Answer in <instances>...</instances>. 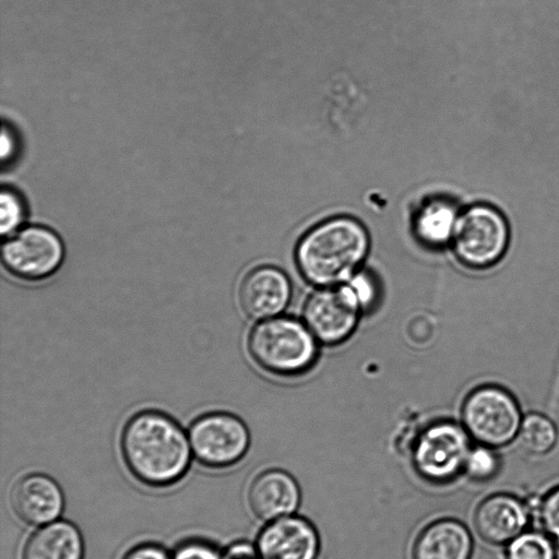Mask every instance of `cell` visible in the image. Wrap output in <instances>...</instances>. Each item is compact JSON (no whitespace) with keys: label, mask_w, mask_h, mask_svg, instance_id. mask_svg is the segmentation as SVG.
Masks as SVG:
<instances>
[{"label":"cell","mask_w":559,"mask_h":559,"mask_svg":"<svg viewBox=\"0 0 559 559\" xmlns=\"http://www.w3.org/2000/svg\"><path fill=\"white\" fill-rule=\"evenodd\" d=\"M223 559H260V556L254 544L237 542L226 549Z\"/></svg>","instance_id":"26"},{"label":"cell","mask_w":559,"mask_h":559,"mask_svg":"<svg viewBox=\"0 0 559 559\" xmlns=\"http://www.w3.org/2000/svg\"><path fill=\"white\" fill-rule=\"evenodd\" d=\"M1 217L0 231L10 236L17 231L24 218V207L21 200L11 191H3L0 198Z\"/></svg>","instance_id":"22"},{"label":"cell","mask_w":559,"mask_h":559,"mask_svg":"<svg viewBox=\"0 0 559 559\" xmlns=\"http://www.w3.org/2000/svg\"><path fill=\"white\" fill-rule=\"evenodd\" d=\"M530 522V511L518 497L509 493H495L484 499L474 514V525L478 535L487 543L508 544L522 532Z\"/></svg>","instance_id":"13"},{"label":"cell","mask_w":559,"mask_h":559,"mask_svg":"<svg viewBox=\"0 0 559 559\" xmlns=\"http://www.w3.org/2000/svg\"><path fill=\"white\" fill-rule=\"evenodd\" d=\"M510 242L504 212L492 203L476 202L461 211L450 247L463 267L486 271L503 260Z\"/></svg>","instance_id":"4"},{"label":"cell","mask_w":559,"mask_h":559,"mask_svg":"<svg viewBox=\"0 0 559 559\" xmlns=\"http://www.w3.org/2000/svg\"><path fill=\"white\" fill-rule=\"evenodd\" d=\"M499 469V457L493 448L479 444L472 447L464 465L466 476L475 481L492 478Z\"/></svg>","instance_id":"20"},{"label":"cell","mask_w":559,"mask_h":559,"mask_svg":"<svg viewBox=\"0 0 559 559\" xmlns=\"http://www.w3.org/2000/svg\"><path fill=\"white\" fill-rule=\"evenodd\" d=\"M320 345L302 319L284 314L258 321L247 337L252 361L271 374L286 378L312 369Z\"/></svg>","instance_id":"3"},{"label":"cell","mask_w":559,"mask_h":559,"mask_svg":"<svg viewBox=\"0 0 559 559\" xmlns=\"http://www.w3.org/2000/svg\"><path fill=\"white\" fill-rule=\"evenodd\" d=\"M538 513L545 533L559 547V487L543 498Z\"/></svg>","instance_id":"23"},{"label":"cell","mask_w":559,"mask_h":559,"mask_svg":"<svg viewBox=\"0 0 559 559\" xmlns=\"http://www.w3.org/2000/svg\"><path fill=\"white\" fill-rule=\"evenodd\" d=\"M120 449L129 471L142 483L167 486L189 468V437L170 415L154 408L133 414L120 435Z\"/></svg>","instance_id":"1"},{"label":"cell","mask_w":559,"mask_h":559,"mask_svg":"<svg viewBox=\"0 0 559 559\" xmlns=\"http://www.w3.org/2000/svg\"><path fill=\"white\" fill-rule=\"evenodd\" d=\"M247 501L252 514L266 523L297 513L301 490L290 473L272 467L260 472L251 480Z\"/></svg>","instance_id":"12"},{"label":"cell","mask_w":559,"mask_h":559,"mask_svg":"<svg viewBox=\"0 0 559 559\" xmlns=\"http://www.w3.org/2000/svg\"><path fill=\"white\" fill-rule=\"evenodd\" d=\"M461 211L447 200H435L418 212L414 235L418 242L431 250L450 247Z\"/></svg>","instance_id":"17"},{"label":"cell","mask_w":559,"mask_h":559,"mask_svg":"<svg viewBox=\"0 0 559 559\" xmlns=\"http://www.w3.org/2000/svg\"><path fill=\"white\" fill-rule=\"evenodd\" d=\"M473 539L459 520L441 518L426 524L416 535L411 559H471Z\"/></svg>","instance_id":"15"},{"label":"cell","mask_w":559,"mask_h":559,"mask_svg":"<svg viewBox=\"0 0 559 559\" xmlns=\"http://www.w3.org/2000/svg\"><path fill=\"white\" fill-rule=\"evenodd\" d=\"M293 297L289 276L270 264L249 270L238 287V304L250 319L261 321L283 314Z\"/></svg>","instance_id":"11"},{"label":"cell","mask_w":559,"mask_h":559,"mask_svg":"<svg viewBox=\"0 0 559 559\" xmlns=\"http://www.w3.org/2000/svg\"><path fill=\"white\" fill-rule=\"evenodd\" d=\"M173 559H223V555L209 544L189 542L176 549Z\"/></svg>","instance_id":"24"},{"label":"cell","mask_w":559,"mask_h":559,"mask_svg":"<svg viewBox=\"0 0 559 559\" xmlns=\"http://www.w3.org/2000/svg\"><path fill=\"white\" fill-rule=\"evenodd\" d=\"M362 311L344 284L316 288L302 308V320L321 345L336 346L356 331Z\"/></svg>","instance_id":"9"},{"label":"cell","mask_w":559,"mask_h":559,"mask_svg":"<svg viewBox=\"0 0 559 559\" xmlns=\"http://www.w3.org/2000/svg\"><path fill=\"white\" fill-rule=\"evenodd\" d=\"M506 559H556L552 539L537 531H524L507 544Z\"/></svg>","instance_id":"19"},{"label":"cell","mask_w":559,"mask_h":559,"mask_svg":"<svg viewBox=\"0 0 559 559\" xmlns=\"http://www.w3.org/2000/svg\"><path fill=\"white\" fill-rule=\"evenodd\" d=\"M343 284L349 290L364 314L376 308L380 298V286L371 272L360 269Z\"/></svg>","instance_id":"21"},{"label":"cell","mask_w":559,"mask_h":559,"mask_svg":"<svg viewBox=\"0 0 559 559\" xmlns=\"http://www.w3.org/2000/svg\"><path fill=\"white\" fill-rule=\"evenodd\" d=\"M522 418L516 397L496 383L475 386L461 406V424L471 439L493 449L516 439Z\"/></svg>","instance_id":"5"},{"label":"cell","mask_w":559,"mask_h":559,"mask_svg":"<svg viewBox=\"0 0 559 559\" xmlns=\"http://www.w3.org/2000/svg\"><path fill=\"white\" fill-rule=\"evenodd\" d=\"M2 147H1V155L2 158H5L8 155L12 153L13 150V140L10 134L7 133V130L3 129L2 131Z\"/></svg>","instance_id":"27"},{"label":"cell","mask_w":559,"mask_h":559,"mask_svg":"<svg viewBox=\"0 0 559 559\" xmlns=\"http://www.w3.org/2000/svg\"><path fill=\"white\" fill-rule=\"evenodd\" d=\"M254 545L260 559H319L321 550L317 527L297 513L264 523Z\"/></svg>","instance_id":"10"},{"label":"cell","mask_w":559,"mask_h":559,"mask_svg":"<svg viewBox=\"0 0 559 559\" xmlns=\"http://www.w3.org/2000/svg\"><path fill=\"white\" fill-rule=\"evenodd\" d=\"M10 502L15 514L31 525L53 522L62 512L63 493L59 485L44 474H29L12 487Z\"/></svg>","instance_id":"14"},{"label":"cell","mask_w":559,"mask_h":559,"mask_svg":"<svg viewBox=\"0 0 559 559\" xmlns=\"http://www.w3.org/2000/svg\"><path fill=\"white\" fill-rule=\"evenodd\" d=\"M464 426L452 419H438L425 426L413 440L411 465L416 475L432 485H444L464 472L472 449Z\"/></svg>","instance_id":"6"},{"label":"cell","mask_w":559,"mask_h":559,"mask_svg":"<svg viewBox=\"0 0 559 559\" xmlns=\"http://www.w3.org/2000/svg\"><path fill=\"white\" fill-rule=\"evenodd\" d=\"M188 437L193 456L209 467H227L240 461L250 447V431L237 415L212 411L195 417Z\"/></svg>","instance_id":"8"},{"label":"cell","mask_w":559,"mask_h":559,"mask_svg":"<svg viewBox=\"0 0 559 559\" xmlns=\"http://www.w3.org/2000/svg\"><path fill=\"white\" fill-rule=\"evenodd\" d=\"M366 227L348 216L329 218L305 233L294 251L300 276L316 288L337 286L362 269L370 251Z\"/></svg>","instance_id":"2"},{"label":"cell","mask_w":559,"mask_h":559,"mask_svg":"<svg viewBox=\"0 0 559 559\" xmlns=\"http://www.w3.org/2000/svg\"><path fill=\"white\" fill-rule=\"evenodd\" d=\"M66 247L51 228L27 226L8 236L1 246V264L12 277L38 283L53 276L63 265Z\"/></svg>","instance_id":"7"},{"label":"cell","mask_w":559,"mask_h":559,"mask_svg":"<svg viewBox=\"0 0 559 559\" xmlns=\"http://www.w3.org/2000/svg\"><path fill=\"white\" fill-rule=\"evenodd\" d=\"M516 440L526 453L543 455L555 448L558 441V429L547 415L530 412L523 415Z\"/></svg>","instance_id":"18"},{"label":"cell","mask_w":559,"mask_h":559,"mask_svg":"<svg viewBox=\"0 0 559 559\" xmlns=\"http://www.w3.org/2000/svg\"><path fill=\"white\" fill-rule=\"evenodd\" d=\"M83 556L82 535L68 521H53L35 531L22 552V559H83Z\"/></svg>","instance_id":"16"},{"label":"cell","mask_w":559,"mask_h":559,"mask_svg":"<svg viewBox=\"0 0 559 559\" xmlns=\"http://www.w3.org/2000/svg\"><path fill=\"white\" fill-rule=\"evenodd\" d=\"M122 559H171L159 546L143 544L130 549Z\"/></svg>","instance_id":"25"}]
</instances>
